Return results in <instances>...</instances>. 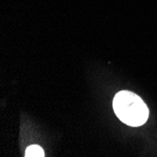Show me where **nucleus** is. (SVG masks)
<instances>
[{
  "mask_svg": "<svg viewBox=\"0 0 157 157\" xmlns=\"http://www.w3.org/2000/svg\"><path fill=\"white\" fill-rule=\"evenodd\" d=\"M113 109L117 117L129 126H141L149 118V109L143 100L128 90H121L115 95Z\"/></svg>",
  "mask_w": 157,
  "mask_h": 157,
  "instance_id": "obj_1",
  "label": "nucleus"
},
{
  "mask_svg": "<svg viewBox=\"0 0 157 157\" xmlns=\"http://www.w3.org/2000/svg\"><path fill=\"white\" fill-rule=\"evenodd\" d=\"M26 157H42L44 156V151L38 145H31L25 151Z\"/></svg>",
  "mask_w": 157,
  "mask_h": 157,
  "instance_id": "obj_2",
  "label": "nucleus"
}]
</instances>
